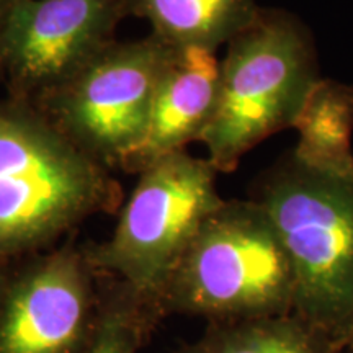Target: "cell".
Wrapping results in <instances>:
<instances>
[{
  "label": "cell",
  "mask_w": 353,
  "mask_h": 353,
  "mask_svg": "<svg viewBox=\"0 0 353 353\" xmlns=\"http://www.w3.org/2000/svg\"><path fill=\"white\" fill-rule=\"evenodd\" d=\"M121 187L41 110L0 101V263L51 247L95 214L113 213Z\"/></svg>",
  "instance_id": "1"
},
{
  "label": "cell",
  "mask_w": 353,
  "mask_h": 353,
  "mask_svg": "<svg viewBox=\"0 0 353 353\" xmlns=\"http://www.w3.org/2000/svg\"><path fill=\"white\" fill-rule=\"evenodd\" d=\"M226 46L218 101L200 138L218 172L236 170L250 149L293 128L321 79L311 30L283 8L260 7Z\"/></svg>",
  "instance_id": "2"
},
{
  "label": "cell",
  "mask_w": 353,
  "mask_h": 353,
  "mask_svg": "<svg viewBox=\"0 0 353 353\" xmlns=\"http://www.w3.org/2000/svg\"><path fill=\"white\" fill-rule=\"evenodd\" d=\"M294 273L293 312L347 345L353 314V176L324 174L288 154L259 180Z\"/></svg>",
  "instance_id": "3"
},
{
  "label": "cell",
  "mask_w": 353,
  "mask_h": 353,
  "mask_svg": "<svg viewBox=\"0 0 353 353\" xmlns=\"http://www.w3.org/2000/svg\"><path fill=\"white\" fill-rule=\"evenodd\" d=\"M165 314L236 322L291 314L294 273L270 216L224 200L203 223L162 294Z\"/></svg>",
  "instance_id": "4"
},
{
  "label": "cell",
  "mask_w": 353,
  "mask_h": 353,
  "mask_svg": "<svg viewBox=\"0 0 353 353\" xmlns=\"http://www.w3.org/2000/svg\"><path fill=\"white\" fill-rule=\"evenodd\" d=\"M208 159L179 151L139 172L110 239L83 247L97 272L161 303L185 250L223 205Z\"/></svg>",
  "instance_id": "5"
},
{
  "label": "cell",
  "mask_w": 353,
  "mask_h": 353,
  "mask_svg": "<svg viewBox=\"0 0 353 353\" xmlns=\"http://www.w3.org/2000/svg\"><path fill=\"white\" fill-rule=\"evenodd\" d=\"M174 48L154 34L113 41L38 110L108 169L143 139Z\"/></svg>",
  "instance_id": "6"
},
{
  "label": "cell",
  "mask_w": 353,
  "mask_h": 353,
  "mask_svg": "<svg viewBox=\"0 0 353 353\" xmlns=\"http://www.w3.org/2000/svg\"><path fill=\"white\" fill-rule=\"evenodd\" d=\"M131 0H25L8 28L2 77L8 99L39 108L110 46Z\"/></svg>",
  "instance_id": "7"
},
{
  "label": "cell",
  "mask_w": 353,
  "mask_h": 353,
  "mask_svg": "<svg viewBox=\"0 0 353 353\" xmlns=\"http://www.w3.org/2000/svg\"><path fill=\"white\" fill-rule=\"evenodd\" d=\"M100 272L72 242L12 273L0 299V353H81L95 327Z\"/></svg>",
  "instance_id": "8"
},
{
  "label": "cell",
  "mask_w": 353,
  "mask_h": 353,
  "mask_svg": "<svg viewBox=\"0 0 353 353\" xmlns=\"http://www.w3.org/2000/svg\"><path fill=\"white\" fill-rule=\"evenodd\" d=\"M221 61L201 48L174 50L154 95L148 128L120 169L139 174L159 159L200 141L218 101Z\"/></svg>",
  "instance_id": "9"
},
{
  "label": "cell",
  "mask_w": 353,
  "mask_h": 353,
  "mask_svg": "<svg viewBox=\"0 0 353 353\" xmlns=\"http://www.w3.org/2000/svg\"><path fill=\"white\" fill-rule=\"evenodd\" d=\"M257 0H131V13L174 50L214 51L241 33L259 12Z\"/></svg>",
  "instance_id": "10"
},
{
  "label": "cell",
  "mask_w": 353,
  "mask_h": 353,
  "mask_svg": "<svg viewBox=\"0 0 353 353\" xmlns=\"http://www.w3.org/2000/svg\"><path fill=\"white\" fill-rule=\"evenodd\" d=\"M298 144L291 151L311 169L353 176V85L321 77L293 125Z\"/></svg>",
  "instance_id": "11"
},
{
  "label": "cell",
  "mask_w": 353,
  "mask_h": 353,
  "mask_svg": "<svg viewBox=\"0 0 353 353\" xmlns=\"http://www.w3.org/2000/svg\"><path fill=\"white\" fill-rule=\"evenodd\" d=\"M345 343L291 312L236 322H210L198 341L170 353H341Z\"/></svg>",
  "instance_id": "12"
},
{
  "label": "cell",
  "mask_w": 353,
  "mask_h": 353,
  "mask_svg": "<svg viewBox=\"0 0 353 353\" xmlns=\"http://www.w3.org/2000/svg\"><path fill=\"white\" fill-rule=\"evenodd\" d=\"M165 316L157 299L100 273L95 327L81 353H141Z\"/></svg>",
  "instance_id": "13"
},
{
  "label": "cell",
  "mask_w": 353,
  "mask_h": 353,
  "mask_svg": "<svg viewBox=\"0 0 353 353\" xmlns=\"http://www.w3.org/2000/svg\"><path fill=\"white\" fill-rule=\"evenodd\" d=\"M25 0H0V77H2V56H3V43L8 28H10L12 19L15 15L17 8L21 6Z\"/></svg>",
  "instance_id": "14"
},
{
  "label": "cell",
  "mask_w": 353,
  "mask_h": 353,
  "mask_svg": "<svg viewBox=\"0 0 353 353\" xmlns=\"http://www.w3.org/2000/svg\"><path fill=\"white\" fill-rule=\"evenodd\" d=\"M10 275L12 273L6 270V268L2 267V263H0V299H2V296H3V291H6V288H7V283H8V280H10Z\"/></svg>",
  "instance_id": "15"
},
{
  "label": "cell",
  "mask_w": 353,
  "mask_h": 353,
  "mask_svg": "<svg viewBox=\"0 0 353 353\" xmlns=\"http://www.w3.org/2000/svg\"><path fill=\"white\" fill-rule=\"evenodd\" d=\"M345 348L350 353H353V314H352L350 324H348V329H347V345H345Z\"/></svg>",
  "instance_id": "16"
}]
</instances>
